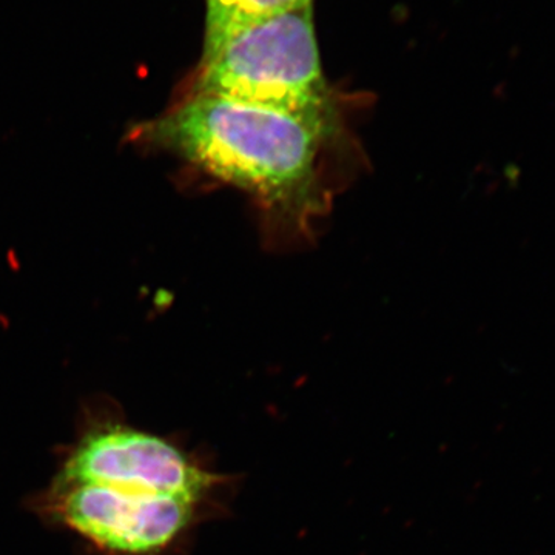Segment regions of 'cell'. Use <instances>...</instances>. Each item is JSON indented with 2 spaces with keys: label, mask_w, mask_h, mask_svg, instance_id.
Here are the masks:
<instances>
[{
  "label": "cell",
  "mask_w": 555,
  "mask_h": 555,
  "mask_svg": "<svg viewBox=\"0 0 555 555\" xmlns=\"http://www.w3.org/2000/svg\"><path fill=\"white\" fill-rule=\"evenodd\" d=\"M335 119L189 93L131 134L254 198L273 221L306 225L320 214L321 153Z\"/></svg>",
  "instance_id": "6da1fadb"
},
{
  "label": "cell",
  "mask_w": 555,
  "mask_h": 555,
  "mask_svg": "<svg viewBox=\"0 0 555 555\" xmlns=\"http://www.w3.org/2000/svg\"><path fill=\"white\" fill-rule=\"evenodd\" d=\"M190 93L335 119L313 7L258 22L203 54Z\"/></svg>",
  "instance_id": "7a4b0ae2"
},
{
  "label": "cell",
  "mask_w": 555,
  "mask_h": 555,
  "mask_svg": "<svg viewBox=\"0 0 555 555\" xmlns=\"http://www.w3.org/2000/svg\"><path fill=\"white\" fill-rule=\"evenodd\" d=\"M53 477L127 485L201 505L219 478L169 438L141 429L107 397L80 408L72 440L60 449Z\"/></svg>",
  "instance_id": "3957f363"
},
{
  "label": "cell",
  "mask_w": 555,
  "mask_h": 555,
  "mask_svg": "<svg viewBox=\"0 0 555 555\" xmlns=\"http://www.w3.org/2000/svg\"><path fill=\"white\" fill-rule=\"evenodd\" d=\"M199 505L137 486L51 477L28 507L93 555H167L189 531Z\"/></svg>",
  "instance_id": "277c9868"
},
{
  "label": "cell",
  "mask_w": 555,
  "mask_h": 555,
  "mask_svg": "<svg viewBox=\"0 0 555 555\" xmlns=\"http://www.w3.org/2000/svg\"><path fill=\"white\" fill-rule=\"evenodd\" d=\"M313 0H207L203 54L211 53L236 33L270 17L312 5Z\"/></svg>",
  "instance_id": "5b68a950"
}]
</instances>
